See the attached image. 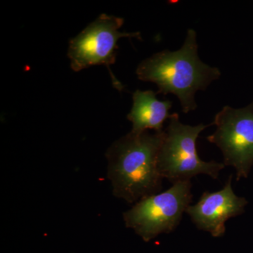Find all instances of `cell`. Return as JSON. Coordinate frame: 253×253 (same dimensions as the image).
I'll return each mask as SVG.
<instances>
[{"instance_id": "5b68a950", "label": "cell", "mask_w": 253, "mask_h": 253, "mask_svg": "<svg viewBox=\"0 0 253 253\" xmlns=\"http://www.w3.org/2000/svg\"><path fill=\"white\" fill-rule=\"evenodd\" d=\"M123 23L122 18L103 14L71 40L68 56L73 71L78 72L90 66L105 65L111 73L113 85L122 91L124 87L110 68L116 62L118 42L123 38L141 40L139 32H120Z\"/></svg>"}, {"instance_id": "8992f818", "label": "cell", "mask_w": 253, "mask_h": 253, "mask_svg": "<svg viewBox=\"0 0 253 253\" xmlns=\"http://www.w3.org/2000/svg\"><path fill=\"white\" fill-rule=\"evenodd\" d=\"M212 124L215 131L206 139L221 150L224 166L235 168L236 181L247 178L253 165V103L243 109L224 106Z\"/></svg>"}, {"instance_id": "3957f363", "label": "cell", "mask_w": 253, "mask_h": 253, "mask_svg": "<svg viewBox=\"0 0 253 253\" xmlns=\"http://www.w3.org/2000/svg\"><path fill=\"white\" fill-rule=\"evenodd\" d=\"M211 126L212 123L196 126L182 124L179 114L171 115L158 155V169L163 178L173 184L191 180V178L201 174L218 179L219 172L225 167L224 163L203 161L196 149V140L200 133Z\"/></svg>"}, {"instance_id": "ba28073f", "label": "cell", "mask_w": 253, "mask_h": 253, "mask_svg": "<svg viewBox=\"0 0 253 253\" xmlns=\"http://www.w3.org/2000/svg\"><path fill=\"white\" fill-rule=\"evenodd\" d=\"M157 93L151 90L139 89L133 94V104L126 118L132 124L133 132H143L152 129L160 132L164 130L165 121L171 117L169 111L172 103L169 100L160 101Z\"/></svg>"}, {"instance_id": "6da1fadb", "label": "cell", "mask_w": 253, "mask_h": 253, "mask_svg": "<svg viewBox=\"0 0 253 253\" xmlns=\"http://www.w3.org/2000/svg\"><path fill=\"white\" fill-rule=\"evenodd\" d=\"M164 134L131 131L111 145L106 153L108 177L116 197L132 204L162 190L158 161Z\"/></svg>"}, {"instance_id": "52a82bcc", "label": "cell", "mask_w": 253, "mask_h": 253, "mask_svg": "<svg viewBox=\"0 0 253 253\" xmlns=\"http://www.w3.org/2000/svg\"><path fill=\"white\" fill-rule=\"evenodd\" d=\"M231 181L232 175L229 176L220 191L212 193L205 191L199 202L189 206L186 211L199 230L207 231L213 237L224 236L226 221L243 214L248 204L245 198L234 194Z\"/></svg>"}, {"instance_id": "277c9868", "label": "cell", "mask_w": 253, "mask_h": 253, "mask_svg": "<svg viewBox=\"0 0 253 253\" xmlns=\"http://www.w3.org/2000/svg\"><path fill=\"white\" fill-rule=\"evenodd\" d=\"M191 180L179 181L167 191L144 198L123 214L126 227L146 242L173 232L192 201Z\"/></svg>"}, {"instance_id": "7a4b0ae2", "label": "cell", "mask_w": 253, "mask_h": 253, "mask_svg": "<svg viewBox=\"0 0 253 253\" xmlns=\"http://www.w3.org/2000/svg\"><path fill=\"white\" fill-rule=\"evenodd\" d=\"M196 32L189 29L182 46L177 51L163 50L139 63L136 75L140 81L158 86L157 94L177 96L184 113L197 108L195 94L206 90L212 82L219 79V68L203 62L198 55Z\"/></svg>"}]
</instances>
